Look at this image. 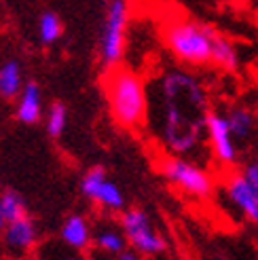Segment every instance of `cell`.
I'll return each instance as SVG.
<instances>
[{"instance_id":"obj_4","label":"cell","mask_w":258,"mask_h":260,"mask_svg":"<svg viewBox=\"0 0 258 260\" xmlns=\"http://www.w3.org/2000/svg\"><path fill=\"white\" fill-rule=\"evenodd\" d=\"M157 172L170 186L190 199H210L216 192V178L205 165L188 157L163 154L157 161Z\"/></svg>"},{"instance_id":"obj_24","label":"cell","mask_w":258,"mask_h":260,"mask_svg":"<svg viewBox=\"0 0 258 260\" xmlns=\"http://www.w3.org/2000/svg\"><path fill=\"white\" fill-rule=\"evenodd\" d=\"M100 260H114V256H102Z\"/></svg>"},{"instance_id":"obj_10","label":"cell","mask_w":258,"mask_h":260,"mask_svg":"<svg viewBox=\"0 0 258 260\" xmlns=\"http://www.w3.org/2000/svg\"><path fill=\"white\" fill-rule=\"evenodd\" d=\"M227 116V123L231 127L235 142L239 148H250L258 142V112L243 104H233L227 110H222Z\"/></svg>"},{"instance_id":"obj_15","label":"cell","mask_w":258,"mask_h":260,"mask_svg":"<svg viewBox=\"0 0 258 260\" xmlns=\"http://www.w3.org/2000/svg\"><path fill=\"white\" fill-rule=\"evenodd\" d=\"M23 85V68L17 59H7L0 63V98L17 100Z\"/></svg>"},{"instance_id":"obj_2","label":"cell","mask_w":258,"mask_h":260,"mask_svg":"<svg viewBox=\"0 0 258 260\" xmlns=\"http://www.w3.org/2000/svg\"><path fill=\"white\" fill-rule=\"evenodd\" d=\"M104 95L110 116L127 132L144 127L148 121V85L132 68H112L104 76Z\"/></svg>"},{"instance_id":"obj_3","label":"cell","mask_w":258,"mask_h":260,"mask_svg":"<svg viewBox=\"0 0 258 260\" xmlns=\"http://www.w3.org/2000/svg\"><path fill=\"white\" fill-rule=\"evenodd\" d=\"M218 34L220 32L214 25H208L192 17H174L161 30L165 49L186 70L212 66Z\"/></svg>"},{"instance_id":"obj_22","label":"cell","mask_w":258,"mask_h":260,"mask_svg":"<svg viewBox=\"0 0 258 260\" xmlns=\"http://www.w3.org/2000/svg\"><path fill=\"white\" fill-rule=\"evenodd\" d=\"M57 260H85V256L83 254H76V252H68V254L59 256Z\"/></svg>"},{"instance_id":"obj_14","label":"cell","mask_w":258,"mask_h":260,"mask_svg":"<svg viewBox=\"0 0 258 260\" xmlns=\"http://www.w3.org/2000/svg\"><path fill=\"white\" fill-rule=\"evenodd\" d=\"M93 250H98L102 256H119L127 250V241L119 224L102 222L93 229Z\"/></svg>"},{"instance_id":"obj_13","label":"cell","mask_w":258,"mask_h":260,"mask_svg":"<svg viewBox=\"0 0 258 260\" xmlns=\"http://www.w3.org/2000/svg\"><path fill=\"white\" fill-rule=\"evenodd\" d=\"M43 114H45V104H43L41 87H38V83H34V81L25 83L21 93L17 95L15 116L23 125H34L43 119Z\"/></svg>"},{"instance_id":"obj_8","label":"cell","mask_w":258,"mask_h":260,"mask_svg":"<svg viewBox=\"0 0 258 260\" xmlns=\"http://www.w3.org/2000/svg\"><path fill=\"white\" fill-rule=\"evenodd\" d=\"M81 192L87 201L98 205L108 214H121L127 207L125 192L114 180L108 178L104 167H91L81 178Z\"/></svg>"},{"instance_id":"obj_21","label":"cell","mask_w":258,"mask_h":260,"mask_svg":"<svg viewBox=\"0 0 258 260\" xmlns=\"http://www.w3.org/2000/svg\"><path fill=\"white\" fill-rule=\"evenodd\" d=\"M114 260H142V256L138 254V252H134V250H125V252H121L119 256H114Z\"/></svg>"},{"instance_id":"obj_9","label":"cell","mask_w":258,"mask_h":260,"mask_svg":"<svg viewBox=\"0 0 258 260\" xmlns=\"http://www.w3.org/2000/svg\"><path fill=\"white\" fill-rule=\"evenodd\" d=\"M222 197L239 214L241 220L258 226V190L248 184V180L239 174V170H229L222 178Z\"/></svg>"},{"instance_id":"obj_12","label":"cell","mask_w":258,"mask_h":260,"mask_svg":"<svg viewBox=\"0 0 258 260\" xmlns=\"http://www.w3.org/2000/svg\"><path fill=\"white\" fill-rule=\"evenodd\" d=\"M0 237H3V245L11 254H25L38 243V224L30 216H25L15 222H7Z\"/></svg>"},{"instance_id":"obj_11","label":"cell","mask_w":258,"mask_h":260,"mask_svg":"<svg viewBox=\"0 0 258 260\" xmlns=\"http://www.w3.org/2000/svg\"><path fill=\"white\" fill-rule=\"evenodd\" d=\"M59 241L70 252L83 254L93 248V224L83 214H70L59 226Z\"/></svg>"},{"instance_id":"obj_7","label":"cell","mask_w":258,"mask_h":260,"mask_svg":"<svg viewBox=\"0 0 258 260\" xmlns=\"http://www.w3.org/2000/svg\"><path fill=\"white\" fill-rule=\"evenodd\" d=\"M205 146L210 150L212 161L218 167H222L224 172L235 170L239 165L241 148L231 134V127L222 110H212L205 119Z\"/></svg>"},{"instance_id":"obj_17","label":"cell","mask_w":258,"mask_h":260,"mask_svg":"<svg viewBox=\"0 0 258 260\" xmlns=\"http://www.w3.org/2000/svg\"><path fill=\"white\" fill-rule=\"evenodd\" d=\"M61 34H63V25L59 15L53 11H45L41 19H38V38H41V43L51 47L59 41Z\"/></svg>"},{"instance_id":"obj_23","label":"cell","mask_w":258,"mask_h":260,"mask_svg":"<svg viewBox=\"0 0 258 260\" xmlns=\"http://www.w3.org/2000/svg\"><path fill=\"white\" fill-rule=\"evenodd\" d=\"M5 226H7V220H5V216H3V210H0V235H3Z\"/></svg>"},{"instance_id":"obj_1","label":"cell","mask_w":258,"mask_h":260,"mask_svg":"<svg viewBox=\"0 0 258 260\" xmlns=\"http://www.w3.org/2000/svg\"><path fill=\"white\" fill-rule=\"evenodd\" d=\"M148 121L165 154L190 157L205 144L210 89L186 68L163 70L148 89Z\"/></svg>"},{"instance_id":"obj_6","label":"cell","mask_w":258,"mask_h":260,"mask_svg":"<svg viewBox=\"0 0 258 260\" xmlns=\"http://www.w3.org/2000/svg\"><path fill=\"white\" fill-rule=\"evenodd\" d=\"M119 226L125 235L127 248L138 252L142 258H154L167 250L165 235L144 207H125L119 214Z\"/></svg>"},{"instance_id":"obj_25","label":"cell","mask_w":258,"mask_h":260,"mask_svg":"<svg viewBox=\"0 0 258 260\" xmlns=\"http://www.w3.org/2000/svg\"><path fill=\"white\" fill-rule=\"evenodd\" d=\"M256 245H258V226H256Z\"/></svg>"},{"instance_id":"obj_5","label":"cell","mask_w":258,"mask_h":260,"mask_svg":"<svg viewBox=\"0 0 258 260\" xmlns=\"http://www.w3.org/2000/svg\"><path fill=\"white\" fill-rule=\"evenodd\" d=\"M129 21H132V5L129 0H108L104 21L100 30V63L104 70L119 68L125 57L127 49V34H129Z\"/></svg>"},{"instance_id":"obj_18","label":"cell","mask_w":258,"mask_h":260,"mask_svg":"<svg viewBox=\"0 0 258 260\" xmlns=\"http://www.w3.org/2000/svg\"><path fill=\"white\" fill-rule=\"evenodd\" d=\"M0 210H3V216H5L7 222H15V220L28 216V205H25V199L17 190L0 192Z\"/></svg>"},{"instance_id":"obj_20","label":"cell","mask_w":258,"mask_h":260,"mask_svg":"<svg viewBox=\"0 0 258 260\" xmlns=\"http://www.w3.org/2000/svg\"><path fill=\"white\" fill-rule=\"evenodd\" d=\"M239 174L248 180V184L250 186H254L256 190H258V154H254V157H250V159H246L239 167Z\"/></svg>"},{"instance_id":"obj_26","label":"cell","mask_w":258,"mask_h":260,"mask_svg":"<svg viewBox=\"0 0 258 260\" xmlns=\"http://www.w3.org/2000/svg\"><path fill=\"white\" fill-rule=\"evenodd\" d=\"M256 112H258V110H256Z\"/></svg>"},{"instance_id":"obj_16","label":"cell","mask_w":258,"mask_h":260,"mask_svg":"<svg viewBox=\"0 0 258 260\" xmlns=\"http://www.w3.org/2000/svg\"><path fill=\"white\" fill-rule=\"evenodd\" d=\"M239 51L235 43L231 41L227 34H218L216 45H214V57H212V66L224 72H235L239 68Z\"/></svg>"},{"instance_id":"obj_19","label":"cell","mask_w":258,"mask_h":260,"mask_svg":"<svg viewBox=\"0 0 258 260\" xmlns=\"http://www.w3.org/2000/svg\"><path fill=\"white\" fill-rule=\"evenodd\" d=\"M68 127V108L61 102L51 104L45 112V129L51 138H61Z\"/></svg>"}]
</instances>
